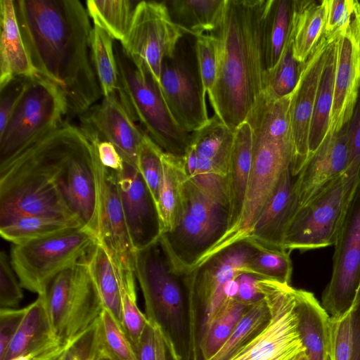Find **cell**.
Listing matches in <instances>:
<instances>
[{
	"mask_svg": "<svg viewBox=\"0 0 360 360\" xmlns=\"http://www.w3.org/2000/svg\"><path fill=\"white\" fill-rule=\"evenodd\" d=\"M229 227V210L203 193L189 179L184 212L158 243L172 269L186 275L197 266Z\"/></svg>",
	"mask_w": 360,
	"mask_h": 360,
	"instance_id": "cell-8",
	"label": "cell"
},
{
	"mask_svg": "<svg viewBox=\"0 0 360 360\" xmlns=\"http://www.w3.org/2000/svg\"><path fill=\"white\" fill-rule=\"evenodd\" d=\"M359 89L360 6L349 26L338 37L333 103L328 136L338 132L348 123Z\"/></svg>",
	"mask_w": 360,
	"mask_h": 360,
	"instance_id": "cell-21",
	"label": "cell"
},
{
	"mask_svg": "<svg viewBox=\"0 0 360 360\" xmlns=\"http://www.w3.org/2000/svg\"><path fill=\"white\" fill-rule=\"evenodd\" d=\"M22 309H1L0 310V360H1L15 335L26 313Z\"/></svg>",
	"mask_w": 360,
	"mask_h": 360,
	"instance_id": "cell-52",
	"label": "cell"
},
{
	"mask_svg": "<svg viewBox=\"0 0 360 360\" xmlns=\"http://www.w3.org/2000/svg\"><path fill=\"white\" fill-rule=\"evenodd\" d=\"M292 184L290 168H288L281 175L271 198L245 240L267 248L283 249L287 228L299 208Z\"/></svg>",
	"mask_w": 360,
	"mask_h": 360,
	"instance_id": "cell-24",
	"label": "cell"
},
{
	"mask_svg": "<svg viewBox=\"0 0 360 360\" xmlns=\"http://www.w3.org/2000/svg\"><path fill=\"white\" fill-rule=\"evenodd\" d=\"M326 0H293L292 18V51L303 63L324 35Z\"/></svg>",
	"mask_w": 360,
	"mask_h": 360,
	"instance_id": "cell-31",
	"label": "cell"
},
{
	"mask_svg": "<svg viewBox=\"0 0 360 360\" xmlns=\"http://www.w3.org/2000/svg\"><path fill=\"white\" fill-rule=\"evenodd\" d=\"M359 182L360 165H350L341 176L299 207L287 228L283 249L307 251L334 245Z\"/></svg>",
	"mask_w": 360,
	"mask_h": 360,
	"instance_id": "cell-9",
	"label": "cell"
},
{
	"mask_svg": "<svg viewBox=\"0 0 360 360\" xmlns=\"http://www.w3.org/2000/svg\"><path fill=\"white\" fill-rule=\"evenodd\" d=\"M0 87L17 76L37 74L25 47L13 0H0Z\"/></svg>",
	"mask_w": 360,
	"mask_h": 360,
	"instance_id": "cell-29",
	"label": "cell"
},
{
	"mask_svg": "<svg viewBox=\"0 0 360 360\" xmlns=\"http://www.w3.org/2000/svg\"><path fill=\"white\" fill-rule=\"evenodd\" d=\"M194 37L198 69L204 89L209 96L213 90L217 77L215 41L210 34Z\"/></svg>",
	"mask_w": 360,
	"mask_h": 360,
	"instance_id": "cell-48",
	"label": "cell"
},
{
	"mask_svg": "<svg viewBox=\"0 0 360 360\" xmlns=\"http://www.w3.org/2000/svg\"><path fill=\"white\" fill-rule=\"evenodd\" d=\"M114 41L106 31L93 25L91 58L103 97L116 93L117 89L118 73Z\"/></svg>",
	"mask_w": 360,
	"mask_h": 360,
	"instance_id": "cell-40",
	"label": "cell"
},
{
	"mask_svg": "<svg viewBox=\"0 0 360 360\" xmlns=\"http://www.w3.org/2000/svg\"><path fill=\"white\" fill-rule=\"evenodd\" d=\"M160 86L178 124L192 133L209 121L195 48V37L184 33L174 52L164 58Z\"/></svg>",
	"mask_w": 360,
	"mask_h": 360,
	"instance_id": "cell-13",
	"label": "cell"
},
{
	"mask_svg": "<svg viewBox=\"0 0 360 360\" xmlns=\"http://www.w3.org/2000/svg\"><path fill=\"white\" fill-rule=\"evenodd\" d=\"M25 47L37 74L64 96L66 121L96 104L102 95L91 58V25L77 0H13Z\"/></svg>",
	"mask_w": 360,
	"mask_h": 360,
	"instance_id": "cell-1",
	"label": "cell"
},
{
	"mask_svg": "<svg viewBox=\"0 0 360 360\" xmlns=\"http://www.w3.org/2000/svg\"><path fill=\"white\" fill-rule=\"evenodd\" d=\"M65 99L52 82L31 77L18 105L0 131V167L66 120Z\"/></svg>",
	"mask_w": 360,
	"mask_h": 360,
	"instance_id": "cell-10",
	"label": "cell"
},
{
	"mask_svg": "<svg viewBox=\"0 0 360 360\" xmlns=\"http://www.w3.org/2000/svg\"><path fill=\"white\" fill-rule=\"evenodd\" d=\"M86 260L104 309L122 326L120 285L115 264L108 250L98 240L86 255Z\"/></svg>",
	"mask_w": 360,
	"mask_h": 360,
	"instance_id": "cell-34",
	"label": "cell"
},
{
	"mask_svg": "<svg viewBox=\"0 0 360 360\" xmlns=\"http://www.w3.org/2000/svg\"><path fill=\"white\" fill-rule=\"evenodd\" d=\"M353 327L351 309L340 316H330V360H352Z\"/></svg>",
	"mask_w": 360,
	"mask_h": 360,
	"instance_id": "cell-46",
	"label": "cell"
},
{
	"mask_svg": "<svg viewBox=\"0 0 360 360\" xmlns=\"http://www.w3.org/2000/svg\"><path fill=\"white\" fill-rule=\"evenodd\" d=\"M134 269L146 316L179 360H191L189 306L184 275L176 272L158 242L134 255Z\"/></svg>",
	"mask_w": 360,
	"mask_h": 360,
	"instance_id": "cell-5",
	"label": "cell"
},
{
	"mask_svg": "<svg viewBox=\"0 0 360 360\" xmlns=\"http://www.w3.org/2000/svg\"><path fill=\"white\" fill-rule=\"evenodd\" d=\"M153 327L155 336V360H179L173 348L165 339L160 329Z\"/></svg>",
	"mask_w": 360,
	"mask_h": 360,
	"instance_id": "cell-57",
	"label": "cell"
},
{
	"mask_svg": "<svg viewBox=\"0 0 360 360\" xmlns=\"http://www.w3.org/2000/svg\"><path fill=\"white\" fill-rule=\"evenodd\" d=\"M295 300L298 332L308 359L330 360V315L309 291L295 288Z\"/></svg>",
	"mask_w": 360,
	"mask_h": 360,
	"instance_id": "cell-26",
	"label": "cell"
},
{
	"mask_svg": "<svg viewBox=\"0 0 360 360\" xmlns=\"http://www.w3.org/2000/svg\"><path fill=\"white\" fill-rule=\"evenodd\" d=\"M270 317V309L264 297L250 306L226 342L207 360L232 359L266 326Z\"/></svg>",
	"mask_w": 360,
	"mask_h": 360,
	"instance_id": "cell-41",
	"label": "cell"
},
{
	"mask_svg": "<svg viewBox=\"0 0 360 360\" xmlns=\"http://www.w3.org/2000/svg\"><path fill=\"white\" fill-rule=\"evenodd\" d=\"M117 189L135 252L157 243L162 235L156 204L139 171L124 162L115 171Z\"/></svg>",
	"mask_w": 360,
	"mask_h": 360,
	"instance_id": "cell-20",
	"label": "cell"
},
{
	"mask_svg": "<svg viewBox=\"0 0 360 360\" xmlns=\"http://www.w3.org/2000/svg\"><path fill=\"white\" fill-rule=\"evenodd\" d=\"M349 165H360V89L352 117L347 124Z\"/></svg>",
	"mask_w": 360,
	"mask_h": 360,
	"instance_id": "cell-54",
	"label": "cell"
},
{
	"mask_svg": "<svg viewBox=\"0 0 360 360\" xmlns=\"http://www.w3.org/2000/svg\"><path fill=\"white\" fill-rule=\"evenodd\" d=\"M332 41L323 35L306 61L301 63L299 80L291 94L290 116L294 153L290 172L292 177L297 176L309 158V135L315 99L328 47Z\"/></svg>",
	"mask_w": 360,
	"mask_h": 360,
	"instance_id": "cell-19",
	"label": "cell"
},
{
	"mask_svg": "<svg viewBox=\"0 0 360 360\" xmlns=\"http://www.w3.org/2000/svg\"><path fill=\"white\" fill-rule=\"evenodd\" d=\"M184 34L173 22L165 1H141L120 44L135 61L148 69L160 85L162 61L174 52Z\"/></svg>",
	"mask_w": 360,
	"mask_h": 360,
	"instance_id": "cell-17",
	"label": "cell"
},
{
	"mask_svg": "<svg viewBox=\"0 0 360 360\" xmlns=\"http://www.w3.org/2000/svg\"><path fill=\"white\" fill-rule=\"evenodd\" d=\"M252 243L255 250L247 262L245 272L263 279L290 285L292 272L290 252Z\"/></svg>",
	"mask_w": 360,
	"mask_h": 360,
	"instance_id": "cell-43",
	"label": "cell"
},
{
	"mask_svg": "<svg viewBox=\"0 0 360 360\" xmlns=\"http://www.w3.org/2000/svg\"><path fill=\"white\" fill-rule=\"evenodd\" d=\"M97 321L68 345L60 360L94 359L98 351Z\"/></svg>",
	"mask_w": 360,
	"mask_h": 360,
	"instance_id": "cell-50",
	"label": "cell"
},
{
	"mask_svg": "<svg viewBox=\"0 0 360 360\" xmlns=\"http://www.w3.org/2000/svg\"><path fill=\"white\" fill-rule=\"evenodd\" d=\"M271 317L266 326L230 360H293L304 352L295 310V288L260 278Z\"/></svg>",
	"mask_w": 360,
	"mask_h": 360,
	"instance_id": "cell-15",
	"label": "cell"
},
{
	"mask_svg": "<svg viewBox=\"0 0 360 360\" xmlns=\"http://www.w3.org/2000/svg\"><path fill=\"white\" fill-rule=\"evenodd\" d=\"M1 360L15 358L63 345L56 336L44 295L29 306Z\"/></svg>",
	"mask_w": 360,
	"mask_h": 360,
	"instance_id": "cell-27",
	"label": "cell"
},
{
	"mask_svg": "<svg viewBox=\"0 0 360 360\" xmlns=\"http://www.w3.org/2000/svg\"><path fill=\"white\" fill-rule=\"evenodd\" d=\"M255 250L251 242L241 240L184 275L189 306L191 360H198L199 345L212 320L229 300H236V277L245 272Z\"/></svg>",
	"mask_w": 360,
	"mask_h": 360,
	"instance_id": "cell-7",
	"label": "cell"
},
{
	"mask_svg": "<svg viewBox=\"0 0 360 360\" xmlns=\"http://www.w3.org/2000/svg\"><path fill=\"white\" fill-rule=\"evenodd\" d=\"M233 137L234 131L215 115L203 127L192 132L190 145L197 155L194 176L210 174L227 179Z\"/></svg>",
	"mask_w": 360,
	"mask_h": 360,
	"instance_id": "cell-25",
	"label": "cell"
},
{
	"mask_svg": "<svg viewBox=\"0 0 360 360\" xmlns=\"http://www.w3.org/2000/svg\"><path fill=\"white\" fill-rule=\"evenodd\" d=\"M260 278L257 276L245 272L240 274L236 277L238 290L236 300L248 305H252L264 299V295L259 289L258 283Z\"/></svg>",
	"mask_w": 360,
	"mask_h": 360,
	"instance_id": "cell-53",
	"label": "cell"
},
{
	"mask_svg": "<svg viewBox=\"0 0 360 360\" xmlns=\"http://www.w3.org/2000/svg\"><path fill=\"white\" fill-rule=\"evenodd\" d=\"M293 360H309L305 352H302L297 356Z\"/></svg>",
	"mask_w": 360,
	"mask_h": 360,
	"instance_id": "cell-61",
	"label": "cell"
},
{
	"mask_svg": "<svg viewBox=\"0 0 360 360\" xmlns=\"http://www.w3.org/2000/svg\"><path fill=\"white\" fill-rule=\"evenodd\" d=\"M246 121L253 133L254 153L242 212L236 225L200 264L246 238L271 198L281 175L290 168L294 149L289 122L278 114L261 110H252Z\"/></svg>",
	"mask_w": 360,
	"mask_h": 360,
	"instance_id": "cell-4",
	"label": "cell"
},
{
	"mask_svg": "<svg viewBox=\"0 0 360 360\" xmlns=\"http://www.w3.org/2000/svg\"><path fill=\"white\" fill-rule=\"evenodd\" d=\"M353 327V354L352 360H360V299L351 309Z\"/></svg>",
	"mask_w": 360,
	"mask_h": 360,
	"instance_id": "cell-58",
	"label": "cell"
},
{
	"mask_svg": "<svg viewBox=\"0 0 360 360\" xmlns=\"http://www.w3.org/2000/svg\"><path fill=\"white\" fill-rule=\"evenodd\" d=\"M360 299V286H359V290H358V292H357V295H356V300H355V302L357 301L358 300Z\"/></svg>",
	"mask_w": 360,
	"mask_h": 360,
	"instance_id": "cell-62",
	"label": "cell"
},
{
	"mask_svg": "<svg viewBox=\"0 0 360 360\" xmlns=\"http://www.w3.org/2000/svg\"><path fill=\"white\" fill-rule=\"evenodd\" d=\"M138 3L129 0H88L86 8L94 25L106 31L115 41L122 42L130 29Z\"/></svg>",
	"mask_w": 360,
	"mask_h": 360,
	"instance_id": "cell-38",
	"label": "cell"
},
{
	"mask_svg": "<svg viewBox=\"0 0 360 360\" xmlns=\"http://www.w3.org/2000/svg\"><path fill=\"white\" fill-rule=\"evenodd\" d=\"M92 143V142H91ZM101 164L107 169L120 171L124 165V160L115 147L107 141L93 143Z\"/></svg>",
	"mask_w": 360,
	"mask_h": 360,
	"instance_id": "cell-55",
	"label": "cell"
},
{
	"mask_svg": "<svg viewBox=\"0 0 360 360\" xmlns=\"http://www.w3.org/2000/svg\"><path fill=\"white\" fill-rule=\"evenodd\" d=\"M115 53L118 84L116 94L131 118L165 153L183 156L191 134L176 122L163 97L160 86L148 69L135 61L115 41Z\"/></svg>",
	"mask_w": 360,
	"mask_h": 360,
	"instance_id": "cell-6",
	"label": "cell"
},
{
	"mask_svg": "<svg viewBox=\"0 0 360 360\" xmlns=\"http://www.w3.org/2000/svg\"><path fill=\"white\" fill-rule=\"evenodd\" d=\"M163 152L146 134L139 154L138 170L148 188L156 206L161 181Z\"/></svg>",
	"mask_w": 360,
	"mask_h": 360,
	"instance_id": "cell-45",
	"label": "cell"
},
{
	"mask_svg": "<svg viewBox=\"0 0 360 360\" xmlns=\"http://www.w3.org/2000/svg\"><path fill=\"white\" fill-rule=\"evenodd\" d=\"M99 158L95 145L78 126L69 122L59 186L71 212L98 237Z\"/></svg>",
	"mask_w": 360,
	"mask_h": 360,
	"instance_id": "cell-14",
	"label": "cell"
},
{
	"mask_svg": "<svg viewBox=\"0 0 360 360\" xmlns=\"http://www.w3.org/2000/svg\"><path fill=\"white\" fill-rule=\"evenodd\" d=\"M250 306L233 299L222 307L201 339L198 360H207L219 351L233 333Z\"/></svg>",
	"mask_w": 360,
	"mask_h": 360,
	"instance_id": "cell-39",
	"label": "cell"
},
{
	"mask_svg": "<svg viewBox=\"0 0 360 360\" xmlns=\"http://www.w3.org/2000/svg\"><path fill=\"white\" fill-rule=\"evenodd\" d=\"M349 165L347 124L338 132L328 136L310 156L296 176L292 190L299 207L304 206L341 176Z\"/></svg>",
	"mask_w": 360,
	"mask_h": 360,
	"instance_id": "cell-22",
	"label": "cell"
},
{
	"mask_svg": "<svg viewBox=\"0 0 360 360\" xmlns=\"http://www.w3.org/2000/svg\"><path fill=\"white\" fill-rule=\"evenodd\" d=\"M67 137L65 121L0 167V226L28 215L79 221L58 182Z\"/></svg>",
	"mask_w": 360,
	"mask_h": 360,
	"instance_id": "cell-3",
	"label": "cell"
},
{
	"mask_svg": "<svg viewBox=\"0 0 360 360\" xmlns=\"http://www.w3.org/2000/svg\"><path fill=\"white\" fill-rule=\"evenodd\" d=\"M65 349L63 351H62L61 352H60L53 356H51L49 358L45 359L44 360H60V358H61L62 354H63V352L65 351Z\"/></svg>",
	"mask_w": 360,
	"mask_h": 360,
	"instance_id": "cell-60",
	"label": "cell"
},
{
	"mask_svg": "<svg viewBox=\"0 0 360 360\" xmlns=\"http://www.w3.org/2000/svg\"><path fill=\"white\" fill-rule=\"evenodd\" d=\"M99 233L98 240L126 265L134 266L135 251L129 235L117 189L115 171L99 161Z\"/></svg>",
	"mask_w": 360,
	"mask_h": 360,
	"instance_id": "cell-23",
	"label": "cell"
},
{
	"mask_svg": "<svg viewBox=\"0 0 360 360\" xmlns=\"http://www.w3.org/2000/svg\"><path fill=\"white\" fill-rule=\"evenodd\" d=\"M110 255L120 285L122 328L135 351L143 331L149 321L137 304L134 266L126 265L111 254Z\"/></svg>",
	"mask_w": 360,
	"mask_h": 360,
	"instance_id": "cell-37",
	"label": "cell"
},
{
	"mask_svg": "<svg viewBox=\"0 0 360 360\" xmlns=\"http://www.w3.org/2000/svg\"><path fill=\"white\" fill-rule=\"evenodd\" d=\"M301 63L293 55L292 39L290 37L277 63L263 74V92L271 98L279 99L294 91L300 74Z\"/></svg>",
	"mask_w": 360,
	"mask_h": 360,
	"instance_id": "cell-42",
	"label": "cell"
},
{
	"mask_svg": "<svg viewBox=\"0 0 360 360\" xmlns=\"http://www.w3.org/2000/svg\"><path fill=\"white\" fill-rule=\"evenodd\" d=\"M98 349L117 360H137L135 351L121 325L105 309L98 321Z\"/></svg>",
	"mask_w": 360,
	"mask_h": 360,
	"instance_id": "cell-44",
	"label": "cell"
},
{
	"mask_svg": "<svg viewBox=\"0 0 360 360\" xmlns=\"http://www.w3.org/2000/svg\"><path fill=\"white\" fill-rule=\"evenodd\" d=\"M188 179L183 156L163 152L157 203L162 234L174 229L184 212Z\"/></svg>",
	"mask_w": 360,
	"mask_h": 360,
	"instance_id": "cell-30",
	"label": "cell"
},
{
	"mask_svg": "<svg viewBox=\"0 0 360 360\" xmlns=\"http://www.w3.org/2000/svg\"><path fill=\"white\" fill-rule=\"evenodd\" d=\"M7 254L0 253V305L1 309L15 308L23 298L22 286L15 276Z\"/></svg>",
	"mask_w": 360,
	"mask_h": 360,
	"instance_id": "cell-49",
	"label": "cell"
},
{
	"mask_svg": "<svg viewBox=\"0 0 360 360\" xmlns=\"http://www.w3.org/2000/svg\"><path fill=\"white\" fill-rule=\"evenodd\" d=\"M267 0H226L213 31L217 77L208 96L214 115L235 130L263 92L262 21Z\"/></svg>",
	"mask_w": 360,
	"mask_h": 360,
	"instance_id": "cell-2",
	"label": "cell"
},
{
	"mask_svg": "<svg viewBox=\"0 0 360 360\" xmlns=\"http://www.w3.org/2000/svg\"><path fill=\"white\" fill-rule=\"evenodd\" d=\"M173 22L186 34L196 37L216 27L226 0L165 1Z\"/></svg>",
	"mask_w": 360,
	"mask_h": 360,
	"instance_id": "cell-35",
	"label": "cell"
},
{
	"mask_svg": "<svg viewBox=\"0 0 360 360\" xmlns=\"http://www.w3.org/2000/svg\"><path fill=\"white\" fill-rule=\"evenodd\" d=\"M85 227L13 245L10 261L21 286L39 295L45 294L53 279L79 262L97 242Z\"/></svg>",
	"mask_w": 360,
	"mask_h": 360,
	"instance_id": "cell-11",
	"label": "cell"
},
{
	"mask_svg": "<svg viewBox=\"0 0 360 360\" xmlns=\"http://www.w3.org/2000/svg\"><path fill=\"white\" fill-rule=\"evenodd\" d=\"M94 360H117V359L112 357L111 356H110L105 352L98 349L97 353H96Z\"/></svg>",
	"mask_w": 360,
	"mask_h": 360,
	"instance_id": "cell-59",
	"label": "cell"
},
{
	"mask_svg": "<svg viewBox=\"0 0 360 360\" xmlns=\"http://www.w3.org/2000/svg\"><path fill=\"white\" fill-rule=\"evenodd\" d=\"M79 227L84 226L76 219L46 215H28L0 226V235L13 245H19Z\"/></svg>",
	"mask_w": 360,
	"mask_h": 360,
	"instance_id": "cell-36",
	"label": "cell"
},
{
	"mask_svg": "<svg viewBox=\"0 0 360 360\" xmlns=\"http://www.w3.org/2000/svg\"><path fill=\"white\" fill-rule=\"evenodd\" d=\"M359 6L356 0H326L324 36L335 39L349 26Z\"/></svg>",
	"mask_w": 360,
	"mask_h": 360,
	"instance_id": "cell-47",
	"label": "cell"
},
{
	"mask_svg": "<svg viewBox=\"0 0 360 360\" xmlns=\"http://www.w3.org/2000/svg\"><path fill=\"white\" fill-rule=\"evenodd\" d=\"M337 53L338 37L328 47L326 63L316 93L309 135V158L317 150L328 134Z\"/></svg>",
	"mask_w": 360,
	"mask_h": 360,
	"instance_id": "cell-33",
	"label": "cell"
},
{
	"mask_svg": "<svg viewBox=\"0 0 360 360\" xmlns=\"http://www.w3.org/2000/svg\"><path fill=\"white\" fill-rule=\"evenodd\" d=\"M293 0H267L262 21L264 68L278 61L292 30Z\"/></svg>",
	"mask_w": 360,
	"mask_h": 360,
	"instance_id": "cell-32",
	"label": "cell"
},
{
	"mask_svg": "<svg viewBox=\"0 0 360 360\" xmlns=\"http://www.w3.org/2000/svg\"><path fill=\"white\" fill-rule=\"evenodd\" d=\"M253 153V133L250 124L245 121L234 130L227 175L229 205V227L227 231L236 225L242 212L252 167Z\"/></svg>",
	"mask_w": 360,
	"mask_h": 360,
	"instance_id": "cell-28",
	"label": "cell"
},
{
	"mask_svg": "<svg viewBox=\"0 0 360 360\" xmlns=\"http://www.w3.org/2000/svg\"><path fill=\"white\" fill-rule=\"evenodd\" d=\"M31 77L17 76L0 87V131L5 127Z\"/></svg>",
	"mask_w": 360,
	"mask_h": 360,
	"instance_id": "cell-51",
	"label": "cell"
},
{
	"mask_svg": "<svg viewBox=\"0 0 360 360\" xmlns=\"http://www.w3.org/2000/svg\"><path fill=\"white\" fill-rule=\"evenodd\" d=\"M137 360H155V328L149 322L145 327L135 348Z\"/></svg>",
	"mask_w": 360,
	"mask_h": 360,
	"instance_id": "cell-56",
	"label": "cell"
},
{
	"mask_svg": "<svg viewBox=\"0 0 360 360\" xmlns=\"http://www.w3.org/2000/svg\"><path fill=\"white\" fill-rule=\"evenodd\" d=\"M334 246L332 275L321 305L330 316H340L353 307L360 286V182Z\"/></svg>",
	"mask_w": 360,
	"mask_h": 360,
	"instance_id": "cell-16",
	"label": "cell"
},
{
	"mask_svg": "<svg viewBox=\"0 0 360 360\" xmlns=\"http://www.w3.org/2000/svg\"><path fill=\"white\" fill-rule=\"evenodd\" d=\"M86 257L58 274L43 295L54 332L64 345L91 327L104 309Z\"/></svg>",
	"mask_w": 360,
	"mask_h": 360,
	"instance_id": "cell-12",
	"label": "cell"
},
{
	"mask_svg": "<svg viewBox=\"0 0 360 360\" xmlns=\"http://www.w3.org/2000/svg\"><path fill=\"white\" fill-rule=\"evenodd\" d=\"M78 118V127L91 142L112 143L124 162L138 169L139 154L146 132L131 120L116 93L103 97Z\"/></svg>",
	"mask_w": 360,
	"mask_h": 360,
	"instance_id": "cell-18",
	"label": "cell"
}]
</instances>
